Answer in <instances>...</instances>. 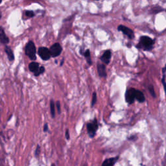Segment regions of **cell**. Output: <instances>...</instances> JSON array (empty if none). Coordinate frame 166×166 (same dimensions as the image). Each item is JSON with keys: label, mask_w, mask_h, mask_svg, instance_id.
Here are the masks:
<instances>
[{"label": "cell", "mask_w": 166, "mask_h": 166, "mask_svg": "<svg viewBox=\"0 0 166 166\" xmlns=\"http://www.w3.org/2000/svg\"><path fill=\"white\" fill-rule=\"evenodd\" d=\"M45 71H46V69H45L44 66H40V67H39V69L38 70V72H36V74H34V75H35V77H38V76L40 75L43 74L45 72Z\"/></svg>", "instance_id": "cell-20"}, {"label": "cell", "mask_w": 166, "mask_h": 166, "mask_svg": "<svg viewBox=\"0 0 166 166\" xmlns=\"http://www.w3.org/2000/svg\"><path fill=\"white\" fill-rule=\"evenodd\" d=\"M148 90H149V92L151 94V95L153 98H156V93L155 91H154V86L153 84H149L148 86Z\"/></svg>", "instance_id": "cell-18"}, {"label": "cell", "mask_w": 166, "mask_h": 166, "mask_svg": "<svg viewBox=\"0 0 166 166\" xmlns=\"http://www.w3.org/2000/svg\"><path fill=\"white\" fill-rule=\"evenodd\" d=\"M97 72L101 78H106V66L105 64H100L98 63L97 65Z\"/></svg>", "instance_id": "cell-9"}, {"label": "cell", "mask_w": 166, "mask_h": 166, "mask_svg": "<svg viewBox=\"0 0 166 166\" xmlns=\"http://www.w3.org/2000/svg\"><path fill=\"white\" fill-rule=\"evenodd\" d=\"M117 30L119 31H122L125 35L127 36L129 39H133L134 38V33L133 31L130 29V28L125 26V25H118Z\"/></svg>", "instance_id": "cell-6"}, {"label": "cell", "mask_w": 166, "mask_h": 166, "mask_svg": "<svg viewBox=\"0 0 166 166\" xmlns=\"http://www.w3.org/2000/svg\"><path fill=\"white\" fill-rule=\"evenodd\" d=\"M134 90L135 88H131L129 89H127L126 91L125 97V101L128 105H132L134 103L135 98H134Z\"/></svg>", "instance_id": "cell-7"}, {"label": "cell", "mask_w": 166, "mask_h": 166, "mask_svg": "<svg viewBox=\"0 0 166 166\" xmlns=\"http://www.w3.org/2000/svg\"><path fill=\"white\" fill-rule=\"evenodd\" d=\"M137 136L136 135H132V136H129L127 138V140H131V141H135L137 139Z\"/></svg>", "instance_id": "cell-26"}, {"label": "cell", "mask_w": 166, "mask_h": 166, "mask_svg": "<svg viewBox=\"0 0 166 166\" xmlns=\"http://www.w3.org/2000/svg\"><path fill=\"white\" fill-rule=\"evenodd\" d=\"M87 132H88V136L90 138H93L96 134V132L99 128V123L96 118L92 121L91 122H89L86 125Z\"/></svg>", "instance_id": "cell-2"}, {"label": "cell", "mask_w": 166, "mask_h": 166, "mask_svg": "<svg viewBox=\"0 0 166 166\" xmlns=\"http://www.w3.org/2000/svg\"><path fill=\"white\" fill-rule=\"evenodd\" d=\"M1 1H2V0H0V3H1Z\"/></svg>", "instance_id": "cell-32"}, {"label": "cell", "mask_w": 166, "mask_h": 166, "mask_svg": "<svg viewBox=\"0 0 166 166\" xmlns=\"http://www.w3.org/2000/svg\"><path fill=\"white\" fill-rule=\"evenodd\" d=\"M164 10H165L164 8L158 6V5H156V6H154L153 7H152L151 8L150 13L153 14V15H155V14H158L160 12H163V11Z\"/></svg>", "instance_id": "cell-14"}, {"label": "cell", "mask_w": 166, "mask_h": 166, "mask_svg": "<svg viewBox=\"0 0 166 166\" xmlns=\"http://www.w3.org/2000/svg\"><path fill=\"white\" fill-rule=\"evenodd\" d=\"M51 166H56V165H55V164H51Z\"/></svg>", "instance_id": "cell-30"}, {"label": "cell", "mask_w": 166, "mask_h": 166, "mask_svg": "<svg viewBox=\"0 0 166 166\" xmlns=\"http://www.w3.org/2000/svg\"><path fill=\"white\" fill-rule=\"evenodd\" d=\"M65 137H66V139L67 140H69V139H70V135H69V131L68 129H66V130Z\"/></svg>", "instance_id": "cell-27"}, {"label": "cell", "mask_w": 166, "mask_h": 166, "mask_svg": "<svg viewBox=\"0 0 166 166\" xmlns=\"http://www.w3.org/2000/svg\"><path fill=\"white\" fill-rule=\"evenodd\" d=\"M50 112L51 117L54 118L55 117V105L53 99L50 101Z\"/></svg>", "instance_id": "cell-17"}, {"label": "cell", "mask_w": 166, "mask_h": 166, "mask_svg": "<svg viewBox=\"0 0 166 166\" xmlns=\"http://www.w3.org/2000/svg\"><path fill=\"white\" fill-rule=\"evenodd\" d=\"M49 49L51 53V56L53 58L58 57L61 54L62 51H63V47H61L60 44L59 43H55L53 44Z\"/></svg>", "instance_id": "cell-4"}, {"label": "cell", "mask_w": 166, "mask_h": 166, "mask_svg": "<svg viewBox=\"0 0 166 166\" xmlns=\"http://www.w3.org/2000/svg\"><path fill=\"white\" fill-rule=\"evenodd\" d=\"M1 18V12H0V18Z\"/></svg>", "instance_id": "cell-31"}, {"label": "cell", "mask_w": 166, "mask_h": 166, "mask_svg": "<svg viewBox=\"0 0 166 166\" xmlns=\"http://www.w3.org/2000/svg\"><path fill=\"white\" fill-rule=\"evenodd\" d=\"M95 1H99V0H95Z\"/></svg>", "instance_id": "cell-33"}, {"label": "cell", "mask_w": 166, "mask_h": 166, "mask_svg": "<svg viewBox=\"0 0 166 166\" xmlns=\"http://www.w3.org/2000/svg\"><path fill=\"white\" fill-rule=\"evenodd\" d=\"M63 64H64V58L63 59V60H61V63H60V66H62L63 65Z\"/></svg>", "instance_id": "cell-28"}, {"label": "cell", "mask_w": 166, "mask_h": 166, "mask_svg": "<svg viewBox=\"0 0 166 166\" xmlns=\"http://www.w3.org/2000/svg\"><path fill=\"white\" fill-rule=\"evenodd\" d=\"M39 67H40L39 64L38 63H36V62H32L29 64V69L30 72H33L34 74L38 72Z\"/></svg>", "instance_id": "cell-12"}, {"label": "cell", "mask_w": 166, "mask_h": 166, "mask_svg": "<svg viewBox=\"0 0 166 166\" xmlns=\"http://www.w3.org/2000/svg\"><path fill=\"white\" fill-rule=\"evenodd\" d=\"M25 15L29 18H33V17L35 16V14L32 10H26L25 11Z\"/></svg>", "instance_id": "cell-22"}, {"label": "cell", "mask_w": 166, "mask_h": 166, "mask_svg": "<svg viewBox=\"0 0 166 166\" xmlns=\"http://www.w3.org/2000/svg\"><path fill=\"white\" fill-rule=\"evenodd\" d=\"M134 98L140 103H143L145 101V97L143 93L136 89H135L134 90Z\"/></svg>", "instance_id": "cell-11"}, {"label": "cell", "mask_w": 166, "mask_h": 166, "mask_svg": "<svg viewBox=\"0 0 166 166\" xmlns=\"http://www.w3.org/2000/svg\"><path fill=\"white\" fill-rule=\"evenodd\" d=\"M36 49L35 44L33 42L29 41L26 44L25 46V55L29 57L31 60H36Z\"/></svg>", "instance_id": "cell-3"}, {"label": "cell", "mask_w": 166, "mask_h": 166, "mask_svg": "<svg viewBox=\"0 0 166 166\" xmlns=\"http://www.w3.org/2000/svg\"><path fill=\"white\" fill-rule=\"evenodd\" d=\"M119 156H117L115 157H112V158H106L104 160L101 166H114L116 163L117 162V160H119Z\"/></svg>", "instance_id": "cell-10"}, {"label": "cell", "mask_w": 166, "mask_h": 166, "mask_svg": "<svg viewBox=\"0 0 166 166\" xmlns=\"http://www.w3.org/2000/svg\"><path fill=\"white\" fill-rule=\"evenodd\" d=\"M0 42H1L2 44H7L8 43V42H9V39H8L6 35H5L3 31L0 32Z\"/></svg>", "instance_id": "cell-15"}, {"label": "cell", "mask_w": 166, "mask_h": 166, "mask_svg": "<svg viewBox=\"0 0 166 166\" xmlns=\"http://www.w3.org/2000/svg\"><path fill=\"white\" fill-rule=\"evenodd\" d=\"M40 152H41V148H40V146L38 145L37 147L36 148V150L35 152V155L36 157H38L39 155H40Z\"/></svg>", "instance_id": "cell-23"}, {"label": "cell", "mask_w": 166, "mask_h": 166, "mask_svg": "<svg viewBox=\"0 0 166 166\" xmlns=\"http://www.w3.org/2000/svg\"><path fill=\"white\" fill-rule=\"evenodd\" d=\"M83 55H84V57H85L87 63L88 64V65L91 66L92 64V60L91 59V54H90V49H88L86 51H84Z\"/></svg>", "instance_id": "cell-13"}, {"label": "cell", "mask_w": 166, "mask_h": 166, "mask_svg": "<svg viewBox=\"0 0 166 166\" xmlns=\"http://www.w3.org/2000/svg\"><path fill=\"white\" fill-rule=\"evenodd\" d=\"M49 131V126H48V123H46L44 125V128H43V131L44 133H47Z\"/></svg>", "instance_id": "cell-25"}, {"label": "cell", "mask_w": 166, "mask_h": 166, "mask_svg": "<svg viewBox=\"0 0 166 166\" xmlns=\"http://www.w3.org/2000/svg\"><path fill=\"white\" fill-rule=\"evenodd\" d=\"M3 31V29H2V28H1V27H0V32H1V31Z\"/></svg>", "instance_id": "cell-29"}, {"label": "cell", "mask_w": 166, "mask_h": 166, "mask_svg": "<svg viewBox=\"0 0 166 166\" xmlns=\"http://www.w3.org/2000/svg\"><path fill=\"white\" fill-rule=\"evenodd\" d=\"M97 94L96 92H94L92 94V99L91 102V107H94V106L95 105V103L97 102Z\"/></svg>", "instance_id": "cell-21"}, {"label": "cell", "mask_w": 166, "mask_h": 166, "mask_svg": "<svg viewBox=\"0 0 166 166\" xmlns=\"http://www.w3.org/2000/svg\"><path fill=\"white\" fill-rule=\"evenodd\" d=\"M154 40L149 36H142L140 38L139 43L136 45V48L142 49L145 51H150L153 49Z\"/></svg>", "instance_id": "cell-1"}, {"label": "cell", "mask_w": 166, "mask_h": 166, "mask_svg": "<svg viewBox=\"0 0 166 166\" xmlns=\"http://www.w3.org/2000/svg\"><path fill=\"white\" fill-rule=\"evenodd\" d=\"M38 55L44 61L48 60L51 57L49 49L46 47H40L38 49Z\"/></svg>", "instance_id": "cell-5"}, {"label": "cell", "mask_w": 166, "mask_h": 166, "mask_svg": "<svg viewBox=\"0 0 166 166\" xmlns=\"http://www.w3.org/2000/svg\"><path fill=\"white\" fill-rule=\"evenodd\" d=\"M5 52H6L7 53L9 60L10 61L14 60V59H15V56H14L12 49H11L9 47H7V46L5 47Z\"/></svg>", "instance_id": "cell-16"}, {"label": "cell", "mask_w": 166, "mask_h": 166, "mask_svg": "<svg viewBox=\"0 0 166 166\" xmlns=\"http://www.w3.org/2000/svg\"><path fill=\"white\" fill-rule=\"evenodd\" d=\"M112 57V52L111 50L108 49L106 50L105 52L103 53V54L101 55V57H100V60H101L102 63L105 64H108L110 62V59Z\"/></svg>", "instance_id": "cell-8"}, {"label": "cell", "mask_w": 166, "mask_h": 166, "mask_svg": "<svg viewBox=\"0 0 166 166\" xmlns=\"http://www.w3.org/2000/svg\"><path fill=\"white\" fill-rule=\"evenodd\" d=\"M84 166H87V165H84Z\"/></svg>", "instance_id": "cell-34"}, {"label": "cell", "mask_w": 166, "mask_h": 166, "mask_svg": "<svg viewBox=\"0 0 166 166\" xmlns=\"http://www.w3.org/2000/svg\"><path fill=\"white\" fill-rule=\"evenodd\" d=\"M55 106H56V108L57 109V112L58 113L60 114L61 113V108H60V103L59 101H57V102L55 103Z\"/></svg>", "instance_id": "cell-24"}, {"label": "cell", "mask_w": 166, "mask_h": 166, "mask_svg": "<svg viewBox=\"0 0 166 166\" xmlns=\"http://www.w3.org/2000/svg\"><path fill=\"white\" fill-rule=\"evenodd\" d=\"M162 83L164 86V88L165 86V72H166V67L164 66L162 69Z\"/></svg>", "instance_id": "cell-19"}]
</instances>
